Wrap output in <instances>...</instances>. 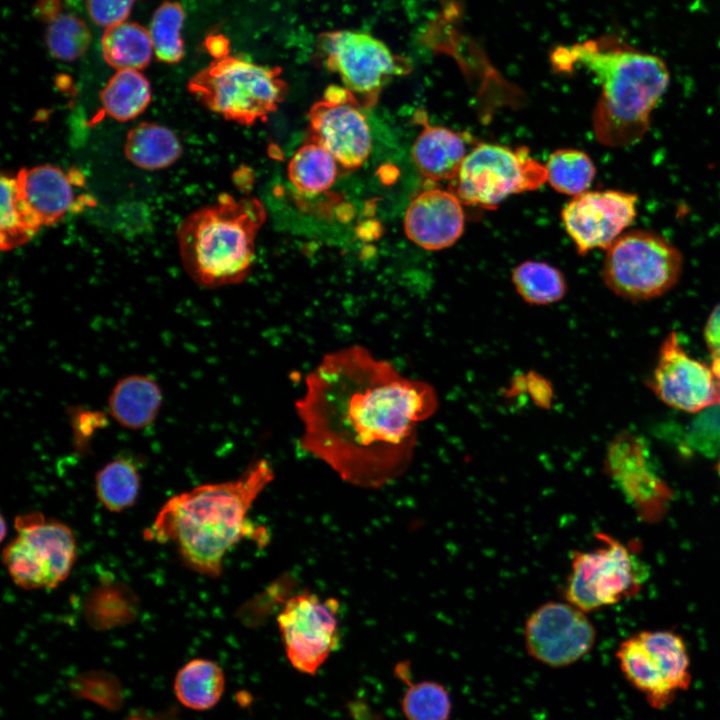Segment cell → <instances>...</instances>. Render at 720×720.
<instances>
[{"instance_id":"obj_9","label":"cell","mask_w":720,"mask_h":720,"mask_svg":"<svg viewBox=\"0 0 720 720\" xmlns=\"http://www.w3.org/2000/svg\"><path fill=\"white\" fill-rule=\"evenodd\" d=\"M596 537L601 546L572 552L563 590L565 600L585 613L633 596L642 581L638 560L626 546L604 533Z\"/></svg>"},{"instance_id":"obj_42","label":"cell","mask_w":720,"mask_h":720,"mask_svg":"<svg viewBox=\"0 0 720 720\" xmlns=\"http://www.w3.org/2000/svg\"><path fill=\"white\" fill-rule=\"evenodd\" d=\"M717 470H718V473H719V475H720V461H719Z\"/></svg>"},{"instance_id":"obj_34","label":"cell","mask_w":720,"mask_h":720,"mask_svg":"<svg viewBox=\"0 0 720 720\" xmlns=\"http://www.w3.org/2000/svg\"><path fill=\"white\" fill-rule=\"evenodd\" d=\"M401 700L407 720H449L451 697L445 686L435 681L408 682Z\"/></svg>"},{"instance_id":"obj_35","label":"cell","mask_w":720,"mask_h":720,"mask_svg":"<svg viewBox=\"0 0 720 720\" xmlns=\"http://www.w3.org/2000/svg\"><path fill=\"white\" fill-rule=\"evenodd\" d=\"M49 24L46 42L54 57L72 61L86 52L91 36L82 19L71 14H61Z\"/></svg>"},{"instance_id":"obj_26","label":"cell","mask_w":720,"mask_h":720,"mask_svg":"<svg viewBox=\"0 0 720 720\" xmlns=\"http://www.w3.org/2000/svg\"><path fill=\"white\" fill-rule=\"evenodd\" d=\"M104 112L118 121L140 115L151 101L147 78L138 70H117L100 92Z\"/></svg>"},{"instance_id":"obj_12","label":"cell","mask_w":720,"mask_h":720,"mask_svg":"<svg viewBox=\"0 0 720 720\" xmlns=\"http://www.w3.org/2000/svg\"><path fill=\"white\" fill-rule=\"evenodd\" d=\"M528 654L553 668L569 666L594 646L596 632L585 612L567 601H549L536 608L524 627Z\"/></svg>"},{"instance_id":"obj_28","label":"cell","mask_w":720,"mask_h":720,"mask_svg":"<svg viewBox=\"0 0 720 720\" xmlns=\"http://www.w3.org/2000/svg\"><path fill=\"white\" fill-rule=\"evenodd\" d=\"M337 161L322 146L310 142L301 146L288 164L292 185L307 195L328 190L337 177Z\"/></svg>"},{"instance_id":"obj_27","label":"cell","mask_w":720,"mask_h":720,"mask_svg":"<svg viewBox=\"0 0 720 720\" xmlns=\"http://www.w3.org/2000/svg\"><path fill=\"white\" fill-rule=\"evenodd\" d=\"M141 478L137 465L128 457H117L104 465L95 476L98 501L110 512L132 507L139 495Z\"/></svg>"},{"instance_id":"obj_2","label":"cell","mask_w":720,"mask_h":720,"mask_svg":"<svg viewBox=\"0 0 720 720\" xmlns=\"http://www.w3.org/2000/svg\"><path fill=\"white\" fill-rule=\"evenodd\" d=\"M273 478L271 464L258 459L234 480L203 484L174 495L144 530V538L174 544L187 568L218 577L227 552L252 530L248 512Z\"/></svg>"},{"instance_id":"obj_30","label":"cell","mask_w":720,"mask_h":720,"mask_svg":"<svg viewBox=\"0 0 720 720\" xmlns=\"http://www.w3.org/2000/svg\"><path fill=\"white\" fill-rule=\"evenodd\" d=\"M41 223L19 195L15 178L1 176L0 247L11 250L28 242Z\"/></svg>"},{"instance_id":"obj_11","label":"cell","mask_w":720,"mask_h":720,"mask_svg":"<svg viewBox=\"0 0 720 720\" xmlns=\"http://www.w3.org/2000/svg\"><path fill=\"white\" fill-rule=\"evenodd\" d=\"M326 65L339 74L345 88L362 96L366 107L374 105L385 82L407 73V59L394 55L375 37L355 31H333L320 36Z\"/></svg>"},{"instance_id":"obj_10","label":"cell","mask_w":720,"mask_h":720,"mask_svg":"<svg viewBox=\"0 0 720 720\" xmlns=\"http://www.w3.org/2000/svg\"><path fill=\"white\" fill-rule=\"evenodd\" d=\"M339 602L303 591L286 600L277 616L282 644L298 672L314 675L340 642Z\"/></svg>"},{"instance_id":"obj_24","label":"cell","mask_w":720,"mask_h":720,"mask_svg":"<svg viewBox=\"0 0 720 720\" xmlns=\"http://www.w3.org/2000/svg\"><path fill=\"white\" fill-rule=\"evenodd\" d=\"M125 155L139 168L157 170L170 166L181 155L177 136L157 123L143 122L127 135Z\"/></svg>"},{"instance_id":"obj_19","label":"cell","mask_w":720,"mask_h":720,"mask_svg":"<svg viewBox=\"0 0 720 720\" xmlns=\"http://www.w3.org/2000/svg\"><path fill=\"white\" fill-rule=\"evenodd\" d=\"M421 124L413 148V160L421 174L431 181L455 180L466 153L465 136L451 129L430 125L423 111L416 113Z\"/></svg>"},{"instance_id":"obj_13","label":"cell","mask_w":720,"mask_h":720,"mask_svg":"<svg viewBox=\"0 0 720 720\" xmlns=\"http://www.w3.org/2000/svg\"><path fill=\"white\" fill-rule=\"evenodd\" d=\"M361 103L347 88L330 86L309 112L311 142L347 169L361 167L371 151V134Z\"/></svg>"},{"instance_id":"obj_15","label":"cell","mask_w":720,"mask_h":720,"mask_svg":"<svg viewBox=\"0 0 720 720\" xmlns=\"http://www.w3.org/2000/svg\"><path fill=\"white\" fill-rule=\"evenodd\" d=\"M649 385L662 401L683 411L720 405V378L712 367L690 357L674 332L660 348Z\"/></svg>"},{"instance_id":"obj_16","label":"cell","mask_w":720,"mask_h":720,"mask_svg":"<svg viewBox=\"0 0 720 720\" xmlns=\"http://www.w3.org/2000/svg\"><path fill=\"white\" fill-rule=\"evenodd\" d=\"M640 439L619 434L609 445L606 467L624 494L646 517H656L664 509L669 491L649 465Z\"/></svg>"},{"instance_id":"obj_8","label":"cell","mask_w":720,"mask_h":720,"mask_svg":"<svg viewBox=\"0 0 720 720\" xmlns=\"http://www.w3.org/2000/svg\"><path fill=\"white\" fill-rule=\"evenodd\" d=\"M545 181V165L527 148L482 143L466 155L453 192L463 204L488 209L509 195L536 190Z\"/></svg>"},{"instance_id":"obj_14","label":"cell","mask_w":720,"mask_h":720,"mask_svg":"<svg viewBox=\"0 0 720 720\" xmlns=\"http://www.w3.org/2000/svg\"><path fill=\"white\" fill-rule=\"evenodd\" d=\"M637 196L621 190L586 191L562 210L564 227L577 252L608 249L637 215Z\"/></svg>"},{"instance_id":"obj_18","label":"cell","mask_w":720,"mask_h":720,"mask_svg":"<svg viewBox=\"0 0 720 720\" xmlns=\"http://www.w3.org/2000/svg\"><path fill=\"white\" fill-rule=\"evenodd\" d=\"M74 174L39 165L21 169L15 177L19 195L41 225L58 222L72 208Z\"/></svg>"},{"instance_id":"obj_1","label":"cell","mask_w":720,"mask_h":720,"mask_svg":"<svg viewBox=\"0 0 720 720\" xmlns=\"http://www.w3.org/2000/svg\"><path fill=\"white\" fill-rule=\"evenodd\" d=\"M438 407L433 387L351 345L325 354L295 402L300 445L361 488H379L411 462L416 429Z\"/></svg>"},{"instance_id":"obj_40","label":"cell","mask_w":720,"mask_h":720,"mask_svg":"<svg viewBox=\"0 0 720 720\" xmlns=\"http://www.w3.org/2000/svg\"><path fill=\"white\" fill-rule=\"evenodd\" d=\"M352 720H378L370 705L362 699H353L347 704Z\"/></svg>"},{"instance_id":"obj_36","label":"cell","mask_w":720,"mask_h":720,"mask_svg":"<svg viewBox=\"0 0 720 720\" xmlns=\"http://www.w3.org/2000/svg\"><path fill=\"white\" fill-rule=\"evenodd\" d=\"M687 442L693 449L707 456L720 452V405L702 410L691 422Z\"/></svg>"},{"instance_id":"obj_25","label":"cell","mask_w":720,"mask_h":720,"mask_svg":"<svg viewBox=\"0 0 720 720\" xmlns=\"http://www.w3.org/2000/svg\"><path fill=\"white\" fill-rule=\"evenodd\" d=\"M101 44L105 61L117 70H141L152 57L149 31L138 23L122 22L106 28Z\"/></svg>"},{"instance_id":"obj_6","label":"cell","mask_w":720,"mask_h":720,"mask_svg":"<svg viewBox=\"0 0 720 720\" xmlns=\"http://www.w3.org/2000/svg\"><path fill=\"white\" fill-rule=\"evenodd\" d=\"M682 263L680 251L663 236L632 230L606 250L602 277L616 295L646 300L666 293L677 283Z\"/></svg>"},{"instance_id":"obj_33","label":"cell","mask_w":720,"mask_h":720,"mask_svg":"<svg viewBox=\"0 0 720 720\" xmlns=\"http://www.w3.org/2000/svg\"><path fill=\"white\" fill-rule=\"evenodd\" d=\"M185 14L178 2H164L155 11L149 34L156 57L165 63H177L184 55L181 29Z\"/></svg>"},{"instance_id":"obj_37","label":"cell","mask_w":720,"mask_h":720,"mask_svg":"<svg viewBox=\"0 0 720 720\" xmlns=\"http://www.w3.org/2000/svg\"><path fill=\"white\" fill-rule=\"evenodd\" d=\"M132 2L133 0H87V10L96 24L108 28L125 21Z\"/></svg>"},{"instance_id":"obj_31","label":"cell","mask_w":720,"mask_h":720,"mask_svg":"<svg viewBox=\"0 0 720 720\" xmlns=\"http://www.w3.org/2000/svg\"><path fill=\"white\" fill-rule=\"evenodd\" d=\"M638 636L654 656L667 682L675 692L691 684L690 661L686 645L671 631H643Z\"/></svg>"},{"instance_id":"obj_3","label":"cell","mask_w":720,"mask_h":720,"mask_svg":"<svg viewBox=\"0 0 720 720\" xmlns=\"http://www.w3.org/2000/svg\"><path fill=\"white\" fill-rule=\"evenodd\" d=\"M551 61L560 72L584 67L598 80L601 92L592 126L598 142L608 147L629 146L645 136L670 79L659 57L613 37L560 47Z\"/></svg>"},{"instance_id":"obj_5","label":"cell","mask_w":720,"mask_h":720,"mask_svg":"<svg viewBox=\"0 0 720 720\" xmlns=\"http://www.w3.org/2000/svg\"><path fill=\"white\" fill-rule=\"evenodd\" d=\"M279 67L226 56L195 74L189 91L225 119L253 125L278 109L287 93Z\"/></svg>"},{"instance_id":"obj_29","label":"cell","mask_w":720,"mask_h":720,"mask_svg":"<svg viewBox=\"0 0 720 720\" xmlns=\"http://www.w3.org/2000/svg\"><path fill=\"white\" fill-rule=\"evenodd\" d=\"M512 283L519 296L531 305H549L566 294V280L556 267L541 261H525L513 269Z\"/></svg>"},{"instance_id":"obj_20","label":"cell","mask_w":720,"mask_h":720,"mask_svg":"<svg viewBox=\"0 0 720 720\" xmlns=\"http://www.w3.org/2000/svg\"><path fill=\"white\" fill-rule=\"evenodd\" d=\"M162 399V391L154 379L146 375H130L114 385L108 398V408L119 425L140 430L155 421Z\"/></svg>"},{"instance_id":"obj_22","label":"cell","mask_w":720,"mask_h":720,"mask_svg":"<svg viewBox=\"0 0 720 720\" xmlns=\"http://www.w3.org/2000/svg\"><path fill=\"white\" fill-rule=\"evenodd\" d=\"M139 611V599L126 583L104 578L87 593L83 615L93 629L109 630L132 623Z\"/></svg>"},{"instance_id":"obj_38","label":"cell","mask_w":720,"mask_h":720,"mask_svg":"<svg viewBox=\"0 0 720 720\" xmlns=\"http://www.w3.org/2000/svg\"><path fill=\"white\" fill-rule=\"evenodd\" d=\"M704 338L713 358L712 369L720 378V305L714 308L707 320Z\"/></svg>"},{"instance_id":"obj_32","label":"cell","mask_w":720,"mask_h":720,"mask_svg":"<svg viewBox=\"0 0 720 720\" xmlns=\"http://www.w3.org/2000/svg\"><path fill=\"white\" fill-rule=\"evenodd\" d=\"M545 167L551 186L574 197L587 191L596 174L591 158L585 152L571 148L554 151Z\"/></svg>"},{"instance_id":"obj_7","label":"cell","mask_w":720,"mask_h":720,"mask_svg":"<svg viewBox=\"0 0 720 720\" xmlns=\"http://www.w3.org/2000/svg\"><path fill=\"white\" fill-rule=\"evenodd\" d=\"M15 529V537L3 550V562L14 584L26 590L57 587L76 560L72 530L39 512L18 515Z\"/></svg>"},{"instance_id":"obj_41","label":"cell","mask_w":720,"mask_h":720,"mask_svg":"<svg viewBox=\"0 0 720 720\" xmlns=\"http://www.w3.org/2000/svg\"><path fill=\"white\" fill-rule=\"evenodd\" d=\"M205 46L208 52L216 59H221L228 56L229 53V42L221 34H213L206 38Z\"/></svg>"},{"instance_id":"obj_17","label":"cell","mask_w":720,"mask_h":720,"mask_svg":"<svg viewBox=\"0 0 720 720\" xmlns=\"http://www.w3.org/2000/svg\"><path fill=\"white\" fill-rule=\"evenodd\" d=\"M462 204L453 191L440 188L422 191L410 202L405 213L407 237L426 250L452 246L464 229Z\"/></svg>"},{"instance_id":"obj_39","label":"cell","mask_w":720,"mask_h":720,"mask_svg":"<svg viewBox=\"0 0 720 720\" xmlns=\"http://www.w3.org/2000/svg\"><path fill=\"white\" fill-rule=\"evenodd\" d=\"M61 0H38L34 13L42 21L51 23L61 14Z\"/></svg>"},{"instance_id":"obj_4","label":"cell","mask_w":720,"mask_h":720,"mask_svg":"<svg viewBox=\"0 0 720 720\" xmlns=\"http://www.w3.org/2000/svg\"><path fill=\"white\" fill-rule=\"evenodd\" d=\"M265 219L258 199H235L229 194L191 213L177 231L186 272L210 288L244 281L253 266L255 239Z\"/></svg>"},{"instance_id":"obj_23","label":"cell","mask_w":720,"mask_h":720,"mask_svg":"<svg viewBox=\"0 0 720 720\" xmlns=\"http://www.w3.org/2000/svg\"><path fill=\"white\" fill-rule=\"evenodd\" d=\"M173 689L180 704L194 711L213 708L225 690L222 668L214 661L195 658L176 673Z\"/></svg>"},{"instance_id":"obj_21","label":"cell","mask_w":720,"mask_h":720,"mask_svg":"<svg viewBox=\"0 0 720 720\" xmlns=\"http://www.w3.org/2000/svg\"><path fill=\"white\" fill-rule=\"evenodd\" d=\"M616 657L626 680L644 694L648 704L662 709L672 703L677 692L667 682L654 656L638 634L619 645Z\"/></svg>"}]
</instances>
